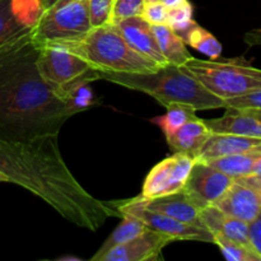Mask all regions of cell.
Here are the masks:
<instances>
[{"mask_svg": "<svg viewBox=\"0 0 261 261\" xmlns=\"http://www.w3.org/2000/svg\"><path fill=\"white\" fill-rule=\"evenodd\" d=\"M32 32L0 47V140L5 142L56 137L81 112L40 75Z\"/></svg>", "mask_w": 261, "mask_h": 261, "instance_id": "obj_1", "label": "cell"}, {"mask_svg": "<svg viewBox=\"0 0 261 261\" xmlns=\"http://www.w3.org/2000/svg\"><path fill=\"white\" fill-rule=\"evenodd\" d=\"M56 137L28 143L0 140V172L50 205L81 228L97 231L110 217H120L114 204L94 198L66 166Z\"/></svg>", "mask_w": 261, "mask_h": 261, "instance_id": "obj_2", "label": "cell"}, {"mask_svg": "<svg viewBox=\"0 0 261 261\" xmlns=\"http://www.w3.org/2000/svg\"><path fill=\"white\" fill-rule=\"evenodd\" d=\"M97 79L143 92L167 109L175 103L198 110L226 109L224 99L211 93L182 66L166 64L153 73L96 70Z\"/></svg>", "mask_w": 261, "mask_h": 261, "instance_id": "obj_3", "label": "cell"}, {"mask_svg": "<svg viewBox=\"0 0 261 261\" xmlns=\"http://www.w3.org/2000/svg\"><path fill=\"white\" fill-rule=\"evenodd\" d=\"M51 43L78 55L96 70L153 73L163 66L135 53L114 23L91 28L75 40Z\"/></svg>", "mask_w": 261, "mask_h": 261, "instance_id": "obj_4", "label": "cell"}, {"mask_svg": "<svg viewBox=\"0 0 261 261\" xmlns=\"http://www.w3.org/2000/svg\"><path fill=\"white\" fill-rule=\"evenodd\" d=\"M182 68L211 93L222 99L244 96L261 89V69L244 59L200 60L191 58Z\"/></svg>", "mask_w": 261, "mask_h": 261, "instance_id": "obj_5", "label": "cell"}, {"mask_svg": "<svg viewBox=\"0 0 261 261\" xmlns=\"http://www.w3.org/2000/svg\"><path fill=\"white\" fill-rule=\"evenodd\" d=\"M36 65L43 81L68 99L79 88L97 81L96 69L78 55L54 43L38 45Z\"/></svg>", "mask_w": 261, "mask_h": 261, "instance_id": "obj_6", "label": "cell"}, {"mask_svg": "<svg viewBox=\"0 0 261 261\" xmlns=\"http://www.w3.org/2000/svg\"><path fill=\"white\" fill-rule=\"evenodd\" d=\"M91 28L87 0H59L41 10L32 36L38 45H42L75 40Z\"/></svg>", "mask_w": 261, "mask_h": 261, "instance_id": "obj_7", "label": "cell"}, {"mask_svg": "<svg viewBox=\"0 0 261 261\" xmlns=\"http://www.w3.org/2000/svg\"><path fill=\"white\" fill-rule=\"evenodd\" d=\"M112 204L117 209L120 217L122 214H129V216L135 217L139 221H142L147 226V228L167 234V236L172 237L175 241L213 242V234L208 229L199 228V227L191 226V224L171 218L166 214L150 211L143 205L139 196Z\"/></svg>", "mask_w": 261, "mask_h": 261, "instance_id": "obj_8", "label": "cell"}, {"mask_svg": "<svg viewBox=\"0 0 261 261\" xmlns=\"http://www.w3.org/2000/svg\"><path fill=\"white\" fill-rule=\"evenodd\" d=\"M195 161V158L178 152L161 161L145 177L140 196L144 199H154L181 191Z\"/></svg>", "mask_w": 261, "mask_h": 261, "instance_id": "obj_9", "label": "cell"}, {"mask_svg": "<svg viewBox=\"0 0 261 261\" xmlns=\"http://www.w3.org/2000/svg\"><path fill=\"white\" fill-rule=\"evenodd\" d=\"M234 178L216 170L204 161L196 160L182 190L199 208L213 205L229 189Z\"/></svg>", "mask_w": 261, "mask_h": 261, "instance_id": "obj_10", "label": "cell"}, {"mask_svg": "<svg viewBox=\"0 0 261 261\" xmlns=\"http://www.w3.org/2000/svg\"><path fill=\"white\" fill-rule=\"evenodd\" d=\"M41 0H0V47L33 31Z\"/></svg>", "mask_w": 261, "mask_h": 261, "instance_id": "obj_11", "label": "cell"}, {"mask_svg": "<svg viewBox=\"0 0 261 261\" xmlns=\"http://www.w3.org/2000/svg\"><path fill=\"white\" fill-rule=\"evenodd\" d=\"M175 240L148 228L135 239L109 250L97 261H147L160 259L162 250Z\"/></svg>", "mask_w": 261, "mask_h": 261, "instance_id": "obj_12", "label": "cell"}, {"mask_svg": "<svg viewBox=\"0 0 261 261\" xmlns=\"http://www.w3.org/2000/svg\"><path fill=\"white\" fill-rule=\"evenodd\" d=\"M114 24L116 25L127 45L135 53L160 64V65L167 64L160 46H158L157 40H155L152 25L144 18L137 15V17L125 18Z\"/></svg>", "mask_w": 261, "mask_h": 261, "instance_id": "obj_13", "label": "cell"}, {"mask_svg": "<svg viewBox=\"0 0 261 261\" xmlns=\"http://www.w3.org/2000/svg\"><path fill=\"white\" fill-rule=\"evenodd\" d=\"M213 205L227 216L250 223L261 212V198L254 189L234 180L228 190Z\"/></svg>", "mask_w": 261, "mask_h": 261, "instance_id": "obj_14", "label": "cell"}, {"mask_svg": "<svg viewBox=\"0 0 261 261\" xmlns=\"http://www.w3.org/2000/svg\"><path fill=\"white\" fill-rule=\"evenodd\" d=\"M212 134H233L261 138V110L226 109L218 119L204 120Z\"/></svg>", "mask_w": 261, "mask_h": 261, "instance_id": "obj_15", "label": "cell"}, {"mask_svg": "<svg viewBox=\"0 0 261 261\" xmlns=\"http://www.w3.org/2000/svg\"><path fill=\"white\" fill-rule=\"evenodd\" d=\"M139 199L143 205L150 211L166 214L184 223L204 228L200 221L201 208H199L184 190L154 199H144L143 196H139Z\"/></svg>", "mask_w": 261, "mask_h": 261, "instance_id": "obj_16", "label": "cell"}, {"mask_svg": "<svg viewBox=\"0 0 261 261\" xmlns=\"http://www.w3.org/2000/svg\"><path fill=\"white\" fill-rule=\"evenodd\" d=\"M249 152H261V138L233 134H212L201 148L196 160L209 161L224 155Z\"/></svg>", "mask_w": 261, "mask_h": 261, "instance_id": "obj_17", "label": "cell"}, {"mask_svg": "<svg viewBox=\"0 0 261 261\" xmlns=\"http://www.w3.org/2000/svg\"><path fill=\"white\" fill-rule=\"evenodd\" d=\"M200 221L204 228L212 234L219 233L232 241L251 247L249 241V223L246 222L227 216L214 205L201 209Z\"/></svg>", "mask_w": 261, "mask_h": 261, "instance_id": "obj_18", "label": "cell"}, {"mask_svg": "<svg viewBox=\"0 0 261 261\" xmlns=\"http://www.w3.org/2000/svg\"><path fill=\"white\" fill-rule=\"evenodd\" d=\"M211 135L212 132L204 120L196 117L182 125L173 134L166 137V140L173 152L185 153L196 160Z\"/></svg>", "mask_w": 261, "mask_h": 261, "instance_id": "obj_19", "label": "cell"}, {"mask_svg": "<svg viewBox=\"0 0 261 261\" xmlns=\"http://www.w3.org/2000/svg\"><path fill=\"white\" fill-rule=\"evenodd\" d=\"M152 30L167 64L182 66L186 61L193 58L181 36L167 24L152 25Z\"/></svg>", "mask_w": 261, "mask_h": 261, "instance_id": "obj_20", "label": "cell"}, {"mask_svg": "<svg viewBox=\"0 0 261 261\" xmlns=\"http://www.w3.org/2000/svg\"><path fill=\"white\" fill-rule=\"evenodd\" d=\"M122 221L119 226L115 228V231L107 237L106 241L102 244V246L99 247L98 251L91 257V260L97 261L101 255H103L105 252H107L109 250L114 249V247L119 246V245L125 244V242L130 241V240L135 239L137 236L142 234L143 232L147 231V226L143 223L142 221H139L135 217L129 216V214H122L121 216Z\"/></svg>", "mask_w": 261, "mask_h": 261, "instance_id": "obj_21", "label": "cell"}, {"mask_svg": "<svg viewBox=\"0 0 261 261\" xmlns=\"http://www.w3.org/2000/svg\"><path fill=\"white\" fill-rule=\"evenodd\" d=\"M261 152H249L239 153V154L224 155V157L213 158V160L204 161L216 170L231 176L232 178L244 177V176L251 175L252 167L255 161L257 160Z\"/></svg>", "mask_w": 261, "mask_h": 261, "instance_id": "obj_22", "label": "cell"}, {"mask_svg": "<svg viewBox=\"0 0 261 261\" xmlns=\"http://www.w3.org/2000/svg\"><path fill=\"white\" fill-rule=\"evenodd\" d=\"M180 36L186 45L191 46L195 50H198L199 53L211 58L212 60H217L221 56L222 50H223L222 43L214 37V35L204 30L196 22L191 24Z\"/></svg>", "mask_w": 261, "mask_h": 261, "instance_id": "obj_23", "label": "cell"}, {"mask_svg": "<svg viewBox=\"0 0 261 261\" xmlns=\"http://www.w3.org/2000/svg\"><path fill=\"white\" fill-rule=\"evenodd\" d=\"M195 109L186 106V105H171L167 107V112L163 116L155 117L153 122L162 129L165 137H168V135L173 134L176 130L180 129L186 122L196 119L198 116L195 115Z\"/></svg>", "mask_w": 261, "mask_h": 261, "instance_id": "obj_24", "label": "cell"}, {"mask_svg": "<svg viewBox=\"0 0 261 261\" xmlns=\"http://www.w3.org/2000/svg\"><path fill=\"white\" fill-rule=\"evenodd\" d=\"M213 244L219 247L224 259L228 261H261V257L252 247L232 241L219 233L213 234Z\"/></svg>", "mask_w": 261, "mask_h": 261, "instance_id": "obj_25", "label": "cell"}, {"mask_svg": "<svg viewBox=\"0 0 261 261\" xmlns=\"http://www.w3.org/2000/svg\"><path fill=\"white\" fill-rule=\"evenodd\" d=\"M194 23H195V20L193 19V5L190 4V2L185 3L177 8L168 9L167 25L172 28L175 32H177L178 35L185 32Z\"/></svg>", "mask_w": 261, "mask_h": 261, "instance_id": "obj_26", "label": "cell"}, {"mask_svg": "<svg viewBox=\"0 0 261 261\" xmlns=\"http://www.w3.org/2000/svg\"><path fill=\"white\" fill-rule=\"evenodd\" d=\"M112 3L114 0H87V9L92 28L111 23Z\"/></svg>", "mask_w": 261, "mask_h": 261, "instance_id": "obj_27", "label": "cell"}, {"mask_svg": "<svg viewBox=\"0 0 261 261\" xmlns=\"http://www.w3.org/2000/svg\"><path fill=\"white\" fill-rule=\"evenodd\" d=\"M144 5V0H114L111 23H116L125 18L142 15Z\"/></svg>", "mask_w": 261, "mask_h": 261, "instance_id": "obj_28", "label": "cell"}, {"mask_svg": "<svg viewBox=\"0 0 261 261\" xmlns=\"http://www.w3.org/2000/svg\"><path fill=\"white\" fill-rule=\"evenodd\" d=\"M140 17L144 18L150 25L167 24L168 8H166L161 2L147 3Z\"/></svg>", "mask_w": 261, "mask_h": 261, "instance_id": "obj_29", "label": "cell"}, {"mask_svg": "<svg viewBox=\"0 0 261 261\" xmlns=\"http://www.w3.org/2000/svg\"><path fill=\"white\" fill-rule=\"evenodd\" d=\"M226 109H252L261 110V89L244 96L224 99Z\"/></svg>", "mask_w": 261, "mask_h": 261, "instance_id": "obj_30", "label": "cell"}, {"mask_svg": "<svg viewBox=\"0 0 261 261\" xmlns=\"http://www.w3.org/2000/svg\"><path fill=\"white\" fill-rule=\"evenodd\" d=\"M249 241L252 250L261 257V212L249 223Z\"/></svg>", "mask_w": 261, "mask_h": 261, "instance_id": "obj_31", "label": "cell"}, {"mask_svg": "<svg viewBox=\"0 0 261 261\" xmlns=\"http://www.w3.org/2000/svg\"><path fill=\"white\" fill-rule=\"evenodd\" d=\"M244 41L249 46H261V27L247 31L244 36Z\"/></svg>", "mask_w": 261, "mask_h": 261, "instance_id": "obj_32", "label": "cell"}, {"mask_svg": "<svg viewBox=\"0 0 261 261\" xmlns=\"http://www.w3.org/2000/svg\"><path fill=\"white\" fill-rule=\"evenodd\" d=\"M234 180L241 181V182L246 184L247 186H250V188L254 189V190L259 194L260 198H261V176L247 175V176H244V177L234 178Z\"/></svg>", "mask_w": 261, "mask_h": 261, "instance_id": "obj_33", "label": "cell"}, {"mask_svg": "<svg viewBox=\"0 0 261 261\" xmlns=\"http://www.w3.org/2000/svg\"><path fill=\"white\" fill-rule=\"evenodd\" d=\"M189 0H161V3H162L163 5H165L166 8H168V9H172V8H177L180 7V5L185 4V3H188Z\"/></svg>", "mask_w": 261, "mask_h": 261, "instance_id": "obj_34", "label": "cell"}, {"mask_svg": "<svg viewBox=\"0 0 261 261\" xmlns=\"http://www.w3.org/2000/svg\"><path fill=\"white\" fill-rule=\"evenodd\" d=\"M251 175H256V176H261V153L257 157V160L255 161V165L252 167V173Z\"/></svg>", "mask_w": 261, "mask_h": 261, "instance_id": "obj_35", "label": "cell"}, {"mask_svg": "<svg viewBox=\"0 0 261 261\" xmlns=\"http://www.w3.org/2000/svg\"><path fill=\"white\" fill-rule=\"evenodd\" d=\"M56 2H59V0H41V8H42V9H47L51 5L55 4Z\"/></svg>", "mask_w": 261, "mask_h": 261, "instance_id": "obj_36", "label": "cell"}, {"mask_svg": "<svg viewBox=\"0 0 261 261\" xmlns=\"http://www.w3.org/2000/svg\"><path fill=\"white\" fill-rule=\"evenodd\" d=\"M0 182H9V181H8L7 176H5L4 173H2V172H0Z\"/></svg>", "mask_w": 261, "mask_h": 261, "instance_id": "obj_37", "label": "cell"}, {"mask_svg": "<svg viewBox=\"0 0 261 261\" xmlns=\"http://www.w3.org/2000/svg\"><path fill=\"white\" fill-rule=\"evenodd\" d=\"M155 2H161V0H144L145 4H147V3H155Z\"/></svg>", "mask_w": 261, "mask_h": 261, "instance_id": "obj_38", "label": "cell"}]
</instances>
